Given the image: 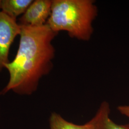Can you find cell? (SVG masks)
I'll return each instance as SVG.
<instances>
[{"label":"cell","mask_w":129,"mask_h":129,"mask_svg":"<svg viewBox=\"0 0 129 129\" xmlns=\"http://www.w3.org/2000/svg\"><path fill=\"white\" fill-rule=\"evenodd\" d=\"M20 43L14 60L5 66L9 80L2 91L29 95L37 89L40 79L53 68L55 49L52 41L57 33L45 24L21 25Z\"/></svg>","instance_id":"obj_1"},{"label":"cell","mask_w":129,"mask_h":129,"mask_svg":"<svg viewBox=\"0 0 129 129\" xmlns=\"http://www.w3.org/2000/svg\"><path fill=\"white\" fill-rule=\"evenodd\" d=\"M98 9L92 0H53L46 24L55 32L64 31L70 37L88 41Z\"/></svg>","instance_id":"obj_2"},{"label":"cell","mask_w":129,"mask_h":129,"mask_svg":"<svg viewBox=\"0 0 129 129\" xmlns=\"http://www.w3.org/2000/svg\"><path fill=\"white\" fill-rule=\"evenodd\" d=\"M21 26L12 18L0 11V72L9 63L10 48L14 39L20 35Z\"/></svg>","instance_id":"obj_3"},{"label":"cell","mask_w":129,"mask_h":129,"mask_svg":"<svg viewBox=\"0 0 129 129\" xmlns=\"http://www.w3.org/2000/svg\"><path fill=\"white\" fill-rule=\"evenodd\" d=\"M52 1L36 0L19 19L21 25L41 26L46 24L51 14Z\"/></svg>","instance_id":"obj_4"},{"label":"cell","mask_w":129,"mask_h":129,"mask_svg":"<svg viewBox=\"0 0 129 129\" xmlns=\"http://www.w3.org/2000/svg\"><path fill=\"white\" fill-rule=\"evenodd\" d=\"M110 108L106 102H102L95 116L90 121L94 129H129V124H116L110 118Z\"/></svg>","instance_id":"obj_5"},{"label":"cell","mask_w":129,"mask_h":129,"mask_svg":"<svg viewBox=\"0 0 129 129\" xmlns=\"http://www.w3.org/2000/svg\"><path fill=\"white\" fill-rule=\"evenodd\" d=\"M33 2L32 0H3L1 1V9L10 17L16 19L25 12Z\"/></svg>","instance_id":"obj_6"},{"label":"cell","mask_w":129,"mask_h":129,"mask_svg":"<svg viewBox=\"0 0 129 129\" xmlns=\"http://www.w3.org/2000/svg\"><path fill=\"white\" fill-rule=\"evenodd\" d=\"M49 123L50 129H94L90 121L85 124H76L64 120L56 113L51 114Z\"/></svg>","instance_id":"obj_7"},{"label":"cell","mask_w":129,"mask_h":129,"mask_svg":"<svg viewBox=\"0 0 129 129\" xmlns=\"http://www.w3.org/2000/svg\"><path fill=\"white\" fill-rule=\"evenodd\" d=\"M118 110L120 113L129 118V106H119L118 107Z\"/></svg>","instance_id":"obj_8"},{"label":"cell","mask_w":129,"mask_h":129,"mask_svg":"<svg viewBox=\"0 0 129 129\" xmlns=\"http://www.w3.org/2000/svg\"><path fill=\"white\" fill-rule=\"evenodd\" d=\"M0 9H1V1L0 0Z\"/></svg>","instance_id":"obj_9"}]
</instances>
